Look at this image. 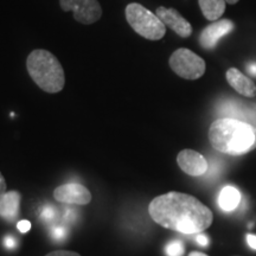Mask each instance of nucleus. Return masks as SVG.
Returning a JSON list of instances; mask_svg holds the SVG:
<instances>
[{"mask_svg":"<svg viewBox=\"0 0 256 256\" xmlns=\"http://www.w3.org/2000/svg\"><path fill=\"white\" fill-rule=\"evenodd\" d=\"M152 220L164 228L191 235L200 234L212 223V212L197 198L180 192L156 197L148 206Z\"/></svg>","mask_w":256,"mask_h":256,"instance_id":"nucleus-1","label":"nucleus"},{"mask_svg":"<svg viewBox=\"0 0 256 256\" xmlns=\"http://www.w3.org/2000/svg\"><path fill=\"white\" fill-rule=\"evenodd\" d=\"M211 145L218 152L242 156L256 148V126L243 121L220 118L209 130Z\"/></svg>","mask_w":256,"mask_h":256,"instance_id":"nucleus-2","label":"nucleus"},{"mask_svg":"<svg viewBox=\"0 0 256 256\" xmlns=\"http://www.w3.org/2000/svg\"><path fill=\"white\" fill-rule=\"evenodd\" d=\"M28 75L42 90L50 94L58 92L64 88L66 76L62 64L50 51L36 49L26 60Z\"/></svg>","mask_w":256,"mask_h":256,"instance_id":"nucleus-3","label":"nucleus"},{"mask_svg":"<svg viewBox=\"0 0 256 256\" xmlns=\"http://www.w3.org/2000/svg\"><path fill=\"white\" fill-rule=\"evenodd\" d=\"M126 19L130 28L139 36L148 40H159L165 36L166 26L158 16L144 8L139 2L128 4L126 8Z\"/></svg>","mask_w":256,"mask_h":256,"instance_id":"nucleus-4","label":"nucleus"},{"mask_svg":"<svg viewBox=\"0 0 256 256\" xmlns=\"http://www.w3.org/2000/svg\"><path fill=\"white\" fill-rule=\"evenodd\" d=\"M168 63L171 69L185 80L200 78L206 69V60L185 48L176 50L170 57Z\"/></svg>","mask_w":256,"mask_h":256,"instance_id":"nucleus-5","label":"nucleus"},{"mask_svg":"<svg viewBox=\"0 0 256 256\" xmlns=\"http://www.w3.org/2000/svg\"><path fill=\"white\" fill-rule=\"evenodd\" d=\"M64 12L72 11L76 22L81 24H94L102 16V8L98 0H60Z\"/></svg>","mask_w":256,"mask_h":256,"instance_id":"nucleus-6","label":"nucleus"},{"mask_svg":"<svg viewBox=\"0 0 256 256\" xmlns=\"http://www.w3.org/2000/svg\"><path fill=\"white\" fill-rule=\"evenodd\" d=\"M54 198L60 203L86 206L92 202V194L86 186L78 183L60 185L54 191Z\"/></svg>","mask_w":256,"mask_h":256,"instance_id":"nucleus-7","label":"nucleus"},{"mask_svg":"<svg viewBox=\"0 0 256 256\" xmlns=\"http://www.w3.org/2000/svg\"><path fill=\"white\" fill-rule=\"evenodd\" d=\"M156 16L166 28H170L172 31H174L179 37L188 38L192 34L191 24L179 14L177 10L160 6L156 8Z\"/></svg>","mask_w":256,"mask_h":256,"instance_id":"nucleus-8","label":"nucleus"},{"mask_svg":"<svg viewBox=\"0 0 256 256\" xmlns=\"http://www.w3.org/2000/svg\"><path fill=\"white\" fill-rule=\"evenodd\" d=\"M177 162L185 174L194 177H200L206 174L209 168V162L200 153L194 150H183L179 152L177 156Z\"/></svg>","mask_w":256,"mask_h":256,"instance_id":"nucleus-9","label":"nucleus"},{"mask_svg":"<svg viewBox=\"0 0 256 256\" xmlns=\"http://www.w3.org/2000/svg\"><path fill=\"white\" fill-rule=\"evenodd\" d=\"M235 25L229 19H222V20L216 22V23L209 25L200 32V43L204 49H214L216 44L218 43L220 38L232 32Z\"/></svg>","mask_w":256,"mask_h":256,"instance_id":"nucleus-10","label":"nucleus"},{"mask_svg":"<svg viewBox=\"0 0 256 256\" xmlns=\"http://www.w3.org/2000/svg\"><path fill=\"white\" fill-rule=\"evenodd\" d=\"M220 113L224 118L243 121V122H256V107L246 104L241 101H226L220 106Z\"/></svg>","mask_w":256,"mask_h":256,"instance_id":"nucleus-11","label":"nucleus"},{"mask_svg":"<svg viewBox=\"0 0 256 256\" xmlns=\"http://www.w3.org/2000/svg\"><path fill=\"white\" fill-rule=\"evenodd\" d=\"M226 78L238 94L247 96V98H254L256 95L255 83L247 76L243 75L238 69L230 68L226 74Z\"/></svg>","mask_w":256,"mask_h":256,"instance_id":"nucleus-12","label":"nucleus"},{"mask_svg":"<svg viewBox=\"0 0 256 256\" xmlns=\"http://www.w3.org/2000/svg\"><path fill=\"white\" fill-rule=\"evenodd\" d=\"M20 206V194L17 191L6 192L0 197V217L4 220H14L19 214Z\"/></svg>","mask_w":256,"mask_h":256,"instance_id":"nucleus-13","label":"nucleus"},{"mask_svg":"<svg viewBox=\"0 0 256 256\" xmlns=\"http://www.w3.org/2000/svg\"><path fill=\"white\" fill-rule=\"evenodd\" d=\"M242 203L240 191L234 186H224L218 194V206L224 212H232Z\"/></svg>","mask_w":256,"mask_h":256,"instance_id":"nucleus-14","label":"nucleus"},{"mask_svg":"<svg viewBox=\"0 0 256 256\" xmlns=\"http://www.w3.org/2000/svg\"><path fill=\"white\" fill-rule=\"evenodd\" d=\"M202 14L208 20H217L226 11V0H198Z\"/></svg>","mask_w":256,"mask_h":256,"instance_id":"nucleus-15","label":"nucleus"},{"mask_svg":"<svg viewBox=\"0 0 256 256\" xmlns=\"http://www.w3.org/2000/svg\"><path fill=\"white\" fill-rule=\"evenodd\" d=\"M166 255L168 256H183L185 249L183 242L179 240H174V241L168 242L165 248Z\"/></svg>","mask_w":256,"mask_h":256,"instance_id":"nucleus-16","label":"nucleus"},{"mask_svg":"<svg viewBox=\"0 0 256 256\" xmlns=\"http://www.w3.org/2000/svg\"><path fill=\"white\" fill-rule=\"evenodd\" d=\"M57 217V210L52 206H46L40 210V218L44 222H52Z\"/></svg>","mask_w":256,"mask_h":256,"instance_id":"nucleus-17","label":"nucleus"},{"mask_svg":"<svg viewBox=\"0 0 256 256\" xmlns=\"http://www.w3.org/2000/svg\"><path fill=\"white\" fill-rule=\"evenodd\" d=\"M66 235H68V229H66V226H54V228L51 229V236H52V238L57 242L66 240Z\"/></svg>","mask_w":256,"mask_h":256,"instance_id":"nucleus-18","label":"nucleus"},{"mask_svg":"<svg viewBox=\"0 0 256 256\" xmlns=\"http://www.w3.org/2000/svg\"><path fill=\"white\" fill-rule=\"evenodd\" d=\"M78 211L75 208H66L63 212V220L68 223H72L78 220Z\"/></svg>","mask_w":256,"mask_h":256,"instance_id":"nucleus-19","label":"nucleus"},{"mask_svg":"<svg viewBox=\"0 0 256 256\" xmlns=\"http://www.w3.org/2000/svg\"><path fill=\"white\" fill-rule=\"evenodd\" d=\"M17 228L22 234H25L31 229V223L26 220H20V222H18Z\"/></svg>","mask_w":256,"mask_h":256,"instance_id":"nucleus-20","label":"nucleus"},{"mask_svg":"<svg viewBox=\"0 0 256 256\" xmlns=\"http://www.w3.org/2000/svg\"><path fill=\"white\" fill-rule=\"evenodd\" d=\"M46 256H81L78 252H68V250H56L52 252H49V254Z\"/></svg>","mask_w":256,"mask_h":256,"instance_id":"nucleus-21","label":"nucleus"},{"mask_svg":"<svg viewBox=\"0 0 256 256\" xmlns=\"http://www.w3.org/2000/svg\"><path fill=\"white\" fill-rule=\"evenodd\" d=\"M223 170V166L220 164V162H214L212 164V170H211V172L209 174V178H214L215 176H218L220 172H222Z\"/></svg>","mask_w":256,"mask_h":256,"instance_id":"nucleus-22","label":"nucleus"},{"mask_svg":"<svg viewBox=\"0 0 256 256\" xmlns=\"http://www.w3.org/2000/svg\"><path fill=\"white\" fill-rule=\"evenodd\" d=\"M196 242L202 247H206V246H209V238L204 234H198L196 236Z\"/></svg>","mask_w":256,"mask_h":256,"instance_id":"nucleus-23","label":"nucleus"},{"mask_svg":"<svg viewBox=\"0 0 256 256\" xmlns=\"http://www.w3.org/2000/svg\"><path fill=\"white\" fill-rule=\"evenodd\" d=\"M4 243H5V247L8 249H14L16 248V246H17V241H16L12 236H6L4 240Z\"/></svg>","mask_w":256,"mask_h":256,"instance_id":"nucleus-24","label":"nucleus"},{"mask_svg":"<svg viewBox=\"0 0 256 256\" xmlns=\"http://www.w3.org/2000/svg\"><path fill=\"white\" fill-rule=\"evenodd\" d=\"M6 190H8V186H6L5 178L2 177V174H0V197H2L6 192H8Z\"/></svg>","mask_w":256,"mask_h":256,"instance_id":"nucleus-25","label":"nucleus"},{"mask_svg":"<svg viewBox=\"0 0 256 256\" xmlns=\"http://www.w3.org/2000/svg\"><path fill=\"white\" fill-rule=\"evenodd\" d=\"M247 243L248 246L250 247L252 249H254V250H256V236L255 235H247Z\"/></svg>","mask_w":256,"mask_h":256,"instance_id":"nucleus-26","label":"nucleus"},{"mask_svg":"<svg viewBox=\"0 0 256 256\" xmlns=\"http://www.w3.org/2000/svg\"><path fill=\"white\" fill-rule=\"evenodd\" d=\"M248 72L252 76H256V64H250V66H248Z\"/></svg>","mask_w":256,"mask_h":256,"instance_id":"nucleus-27","label":"nucleus"},{"mask_svg":"<svg viewBox=\"0 0 256 256\" xmlns=\"http://www.w3.org/2000/svg\"><path fill=\"white\" fill-rule=\"evenodd\" d=\"M188 256H208V255L203 254V252H192Z\"/></svg>","mask_w":256,"mask_h":256,"instance_id":"nucleus-28","label":"nucleus"},{"mask_svg":"<svg viewBox=\"0 0 256 256\" xmlns=\"http://www.w3.org/2000/svg\"><path fill=\"white\" fill-rule=\"evenodd\" d=\"M240 2V0H226V4H232V5L236 4V2Z\"/></svg>","mask_w":256,"mask_h":256,"instance_id":"nucleus-29","label":"nucleus"}]
</instances>
